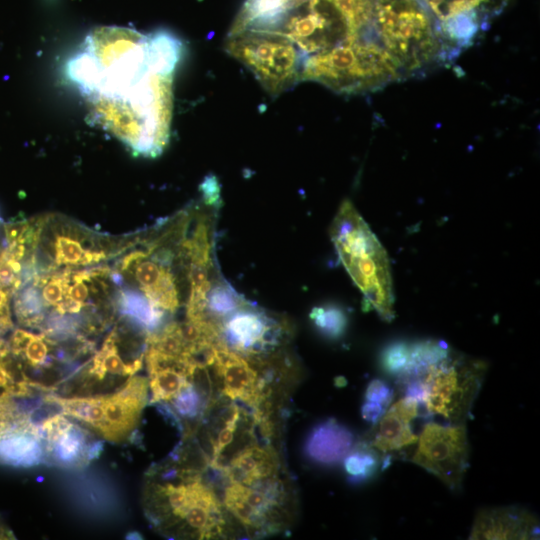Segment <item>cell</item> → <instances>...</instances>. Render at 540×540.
Returning <instances> with one entry per match:
<instances>
[{
	"label": "cell",
	"mask_w": 540,
	"mask_h": 540,
	"mask_svg": "<svg viewBox=\"0 0 540 540\" xmlns=\"http://www.w3.org/2000/svg\"><path fill=\"white\" fill-rule=\"evenodd\" d=\"M181 41L159 30L142 34L120 26L93 29L68 61L67 75L90 103L92 114L132 108L154 90L158 77L174 73Z\"/></svg>",
	"instance_id": "6da1fadb"
},
{
	"label": "cell",
	"mask_w": 540,
	"mask_h": 540,
	"mask_svg": "<svg viewBox=\"0 0 540 540\" xmlns=\"http://www.w3.org/2000/svg\"><path fill=\"white\" fill-rule=\"evenodd\" d=\"M488 365L455 351L441 340L410 343L407 363L396 376L398 391L425 405L431 415L449 423H464L470 416Z\"/></svg>",
	"instance_id": "7a4b0ae2"
},
{
	"label": "cell",
	"mask_w": 540,
	"mask_h": 540,
	"mask_svg": "<svg viewBox=\"0 0 540 540\" xmlns=\"http://www.w3.org/2000/svg\"><path fill=\"white\" fill-rule=\"evenodd\" d=\"M358 31L390 56L402 77L424 75L459 54L446 43L421 0H369L366 21Z\"/></svg>",
	"instance_id": "3957f363"
},
{
	"label": "cell",
	"mask_w": 540,
	"mask_h": 540,
	"mask_svg": "<svg viewBox=\"0 0 540 540\" xmlns=\"http://www.w3.org/2000/svg\"><path fill=\"white\" fill-rule=\"evenodd\" d=\"M338 256L369 309L391 322L395 317L391 267L386 250L349 200L330 227Z\"/></svg>",
	"instance_id": "277c9868"
},
{
	"label": "cell",
	"mask_w": 540,
	"mask_h": 540,
	"mask_svg": "<svg viewBox=\"0 0 540 540\" xmlns=\"http://www.w3.org/2000/svg\"><path fill=\"white\" fill-rule=\"evenodd\" d=\"M390 56L370 37H355L306 58L301 81H316L338 93L371 92L401 79Z\"/></svg>",
	"instance_id": "5b68a950"
},
{
	"label": "cell",
	"mask_w": 540,
	"mask_h": 540,
	"mask_svg": "<svg viewBox=\"0 0 540 540\" xmlns=\"http://www.w3.org/2000/svg\"><path fill=\"white\" fill-rule=\"evenodd\" d=\"M149 380L130 376L117 391L104 395L59 397L48 395L45 401L111 442L126 440L137 427L148 403Z\"/></svg>",
	"instance_id": "8992f818"
},
{
	"label": "cell",
	"mask_w": 540,
	"mask_h": 540,
	"mask_svg": "<svg viewBox=\"0 0 540 540\" xmlns=\"http://www.w3.org/2000/svg\"><path fill=\"white\" fill-rule=\"evenodd\" d=\"M224 49L251 70L273 97L301 81L307 58L284 35L266 31L244 30L229 34Z\"/></svg>",
	"instance_id": "52a82bcc"
},
{
	"label": "cell",
	"mask_w": 540,
	"mask_h": 540,
	"mask_svg": "<svg viewBox=\"0 0 540 540\" xmlns=\"http://www.w3.org/2000/svg\"><path fill=\"white\" fill-rule=\"evenodd\" d=\"M306 56L326 52L353 38L351 24L332 0H307L275 29Z\"/></svg>",
	"instance_id": "ba28073f"
},
{
	"label": "cell",
	"mask_w": 540,
	"mask_h": 540,
	"mask_svg": "<svg viewBox=\"0 0 540 540\" xmlns=\"http://www.w3.org/2000/svg\"><path fill=\"white\" fill-rule=\"evenodd\" d=\"M411 461L436 476L450 490L461 488L469 466V443L464 423L429 422L418 435Z\"/></svg>",
	"instance_id": "9c48e42d"
},
{
	"label": "cell",
	"mask_w": 540,
	"mask_h": 540,
	"mask_svg": "<svg viewBox=\"0 0 540 540\" xmlns=\"http://www.w3.org/2000/svg\"><path fill=\"white\" fill-rule=\"evenodd\" d=\"M98 239L75 223L60 218L39 219V233L34 251L48 252L45 272L57 270L59 267L74 269L98 264L109 258L110 254H114L100 247L101 245L97 246L95 241Z\"/></svg>",
	"instance_id": "30bf717a"
},
{
	"label": "cell",
	"mask_w": 540,
	"mask_h": 540,
	"mask_svg": "<svg viewBox=\"0 0 540 540\" xmlns=\"http://www.w3.org/2000/svg\"><path fill=\"white\" fill-rule=\"evenodd\" d=\"M437 21L446 43L460 53L473 44L509 0H421Z\"/></svg>",
	"instance_id": "8fae6325"
},
{
	"label": "cell",
	"mask_w": 540,
	"mask_h": 540,
	"mask_svg": "<svg viewBox=\"0 0 540 540\" xmlns=\"http://www.w3.org/2000/svg\"><path fill=\"white\" fill-rule=\"evenodd\" d=\"M148 251L127 254L119 263L120 269L134 279L139 291L154 305L163 311L175 312L180 300L175 278L169 269L173 253L162 249L148 259Z\"/></svg>",
	"instance_id": "7c38bea8"
},
{
	"label": "cell",
	"mask_w": 540,
	"mask_h": 540,
	"mask_svg": "<svg viewBox=\"0 0 540 540\" xmlns=\"http://www.w3.org/2000/svg\"><path fill=\"white\" fill-rule=\"evenodd\" d=\"M34 424L42 440L44 454L54 464L79 467L99 454L100 443L92 442L91 435L63 413L48 416Z\"/></svg>",
	"instance_id": "4fadbf2b"
},
{
	"label": "cell",
	"mask_w": 540,
	"mask_h": 540,
	"mask_svg": "<svg viewBox=\"0 0 540 540\" xmlns=\"http://www.w3.org/2000/svg\"><path fill=\"white\" fill-rule=\"evenodd\" d=\"M419 402L410 396H402L387 408L380 420L373 425L366 442L383 459V469L393 458L402 456L418 441L411 422L418 416Z\"/></svg>",
	"instance_id": "5bb4252c"
},
{
	"label": "cell",
	"mask_w": 540,
	"mask_h": 540,
	"mask_svg": "<svg viewBox=\"0 0 540 540\" xmlns=\"http://www.w3.org/2000/svg\"><path fill=\"white\" fill-rule=\"evenodd\" d=\"M274 480L260 481L253 488L232 482L225 490V506L245 527L276 529L282 489Z\"/></svg>",
	"instance_id": "9a60e30c"
},
{
	"label": "cell",
	"mask_w": 540,
	"mask_h": 540,
	"mask_svg": "<svg viewBox=\"0 0 540 540\" xmlns=\"http://www.w3.org/2000/svg\"><path fill=\"white\" fill-rule=\"evenodd\" d=\"M222 381V391L232 400H241L252 408H258L264 398L263 380L239 354L224 344L214 349L212 364Z\"/></svg>",
	"instance_id": "2e32d148"
},
{
	"label": "cell",
	"mask_w": 540,
	"mask_h": 540,
	"mask_svg": "<svg viewBox=\"0 0 540 540\" xmlns=\"http://www.w3.org/2000/svg\"><path fill=\"white\" fill-rule=\"evenodd\" d=\"M539 536V522L535 515L516 507L480 510L472 525L469 539L507 540L535 539Z\"/></svg>",
	"instance_id": "e0dca14e"
},
{
	"label": "cell",
	"mask_w": 540,
	"mask_h": 540,
	"mask_svg": "<svg viewBox=\"0 0 540 540\" xmlns=\"http://www.w3.org/2000/svg\"><path fill=\"white\" fill-rule=\"evenodd\" d=\"M222 341L242 353H255L276 344L278 326L264 313L237 310L221 327Z\"/></svg>",
	"instance_id": "ac0fdd59"
},
{
	"label": "cell",
	"mask_w": 540,
	"mask_h": 540,
	"mask_svg": "<svg viewBox=\"0 0 540 540\" xmlns=\"http://www.w3.org/2000/svg\"><path fill=\"white\" fill-rule=\"evenodd\" d=\"M354 436L335 419L316 425L308 435L304 450L308 458L321 465H334L354 446Z\"/></svg>",
	"instance_id": "d6986e66"
},
{
	"label": "cell",
	"mask_w": 540,
	"mask_h": 540,
	"mask_svg": "<svg viewBox=\"0 0 540 540\" xmlns=\"http://www.w3.org/2000/svg\"><path fill=\"white\" fill-rule=\"evenodd\" d=\"M56 344L44 333L36 334L18 328L13 331L8 346L10 355L21 368L42 370L52 367L54 361H67L66 354L58 350Z\"/></svg>",
	"instance_id": "ffe728a7"
},
{
	"label": "cell",
	"mask_w": 540,
	"mask_h": 540,
	"mask_svg": "<svg viewBox=\"0 0 540 540\" xmlns=\"http://www.w3.org/2000/svg\"><path fill=\"white\" fill-rule=\"evenodd\" d=\"M42 440L29 419L0 437V464L28 468L43 462Z\"/></svg>",
	"instance_id": "44dd1931"
},
{
	"label": "cell",
	"mask_w": 540,
	"mask_h": 540,
	"mask_svg": "<svg viewBox=\"0 0 540 540\" xmlns=\"http://www.w3.org/2000/svg\"><path fill=\"white\" fill-rule=\"evenodd\" d=\"M277 468L278 460L274 451L251 446L238 451L223 472L232 482L252 486L273 476Z\"/></svg>",
	"instance_id": "7402d4cb"
},
{
	"label": "cell",
	"mask_w": 540,
	"mask_h": 540,
	"mask_svg": "<svg viewBox=\"0 0 540 540\" xmlns=\"http://www.w3.org/2000/svg\"><path fill=\"white\" fill-rule=\"evenodd\" d=\"M142 359L134 362L123 361L119 352L117 331L114 329L106 337L101 349L91 359L86 378L94 383L104 380L107 375L133 376L141 369Z\"/></svg>",
	"instance_id": "603a6c76"
},
{
	"label": "cell",
	"mask_w": 540,
	"mask_h": 540,
	"mask_svg": "<svg viewBox=\"0 0 540 540\" xmlns=\"http://www.w3.org/2000/svg\"><path fill=\"white\" fill-rule=\"evenodd\" d=\"M116 309L133 321L147 335L156 332L162 325L165 311L154 305L141 291L119 286Z\"/></svg>",
	"instance_id": "cb8c5ba5"
},
{
	"label": "cell",
	"mask_w": 540,
	"mask_h": 540,
	"mask_svg": "<svg viewBox=\"0 0 540 540\" xmlns=\"http://www.w3.org/2000/svg\"><path fill=\"white\" fill-rule=\"evenodd\" d=\"M345 472L352 483H362L371 479L379 467L383 469L381 455L365 440L354 444L343 459Z\"/></svg>",
	"instance_id": "d4e9b609"
},
{
	"label": "cell",
	"mask_w": 540,
	"mask_h": 540,
	"mask_svg": "<svg viewBox=\"0 0 540 540\" xmlns=\"http://www.w3.org/2000/svg\"><path fill=\"white\" fill-rule=\"evenodd\" d=\"M247 304L234 289L224 281L211 284L205 298V317L209 322L226 318Z\"/></svg>",
	"instance_id": "484cf974"
},
{
	"label": "cell",
	"mask_w": 540,
	"mask_h": 540,
	"mask_svg": "<svg viewBox=\"0 0 540 540\" xmlns=\"http://www.w3.org/2000/svg\"><path fill=\"white\" fill-rule=\"evenodd\" d=\"M309 317L317 330L329 339L340 338L347 328V315L336 305L316 306L311 310Z\"/></svg>",
	"instance_id": "4316f807"
},
{
	"label": "cell",
	"mask_w": 540,
	"mask_h": 540,
	"mask_svg": "<svg viewBox=\"0 0 540 540\" xmlns=\"http://www.w3.org/2000/svg\"><path fill=\"white\" fill-rule=\"evenodd\" d=\"M206 394L193 379L171 401L174 411L181 417L194 418L205 408Z\"/></svg>",
	"instance_id": "83f0119b"
},
{
	"label": "cell",
	"mask_w": 540,
	"mask_h": 540,
	"mask_svg": "<svg viewBox=\"0 0 540 540\" xmlns=\"http://www.w3.org/2000/svg\"><path fill=\"white\" fill-rule=\"evenodd\" d=\"M410 351V343L395 342L388 345L382 352L380 362L382 369L397 376L405 367Z\"/></svg>",
	"instance_id": "f1b7e54d"
},
{
	"label": "cell",
	"mask_w": 540,
	"mask_h": 540,
	"mask_svg": "<svg viewBox=\"0 0 540 540\" xmlns=\"http://www.w3.org/2000/svg\"><path fill=\"white\" fill-rule=\"evenodd\" d=\"M394 399L393 389L381 379H373L365 391V400L376 402L388 408Z\"/></svg>",
	"instance_id": "f546056e"
},
{
	"label": "cell",
	"mask_w": 540,
	"mask_h": 540,
	"mask_svg": "<svg viewBox=\"0 0 540 540\" xmlns=\"http://www.w3.org/2000/svg\"><path fill=\"white\" fill-rule=\"evenodd\" d=\"M199 191L206 206L218 208L221 205V187L215 175L206 176L199 186Z\"/></svg>",
	"instance_id": "4dcf8cb0"
},
{
	"label": "cell",
	"mask_w": 540,
	"mask_h": 540,
	"mask_svg": "<svg viewBox=\"0 0 540 540\" xmlns=\"http://www.w3.org/2000/svg\"><path fill=\"white\" fill-rule=\"evenodd\" d=\"M387 408H385L383 405L366 401L361 408V415L364 420H366L368 423L374 425L376 424L380 418L383 416Z\"/></svg>",
	"instance_id": "1f68e13d"
},
{
	"label": "cell",
	"mask_w": 540,
	"mask_h": 540,
	"mask_svg": "<svg viewBox=\"0 0 540 540\" xmlns=\"http://www.w3.org/2000/svg\"><path fill=\"white\" fill-rule=\"evenodd\" d=\"M6 246V236H5V224L0 217V252L4 249Z\"/></svg>",
	"instance_id": "d6a6232c"
}]
</instances>
